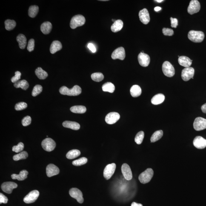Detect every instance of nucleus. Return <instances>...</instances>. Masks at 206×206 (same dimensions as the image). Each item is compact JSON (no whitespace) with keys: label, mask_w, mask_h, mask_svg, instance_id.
<instances>
[{"label":"nucleus","mask_w":206,"mask_h":206,"mask_svg":"<svg viewBox=\"0 0 206 206\" xmlns=\"http://www.w3.org/2000/svg\"><path fill=\"white\" fill-rule=\"evenodd\" d=\"M81 92L82 90L81 87L78 85L75 86L71 89L64 86L61 87L59 90V92L61 94L69 96H78L81 94Z\"/></svg>","instance_id":"1"},{"label":"nucleus","mask_w":206,"mask_h":206,"mask_svg":"<svg viewBox=\"0 0 206 206\" xmlns=\"http://www.w3.org/2000/svg\"><path fill=\"white\" fill-rule=\"evenodd\" d=\"M188 37L189 39L193 42L199 43L204 40L205 35L202 31L191 30L189 32Z\"/></svg>","instance_id":"2"},{"label":"nucleus","mask_w":206,"mask_h":206,"mask_svg":"<svg viewBox=\"0 0 206 206\" xmlns=\"http://www.w3.org/2000/svg\"><path fill=\"white\" fill-rule=\"evenodd\" d=\"M86 20L83 16L81 15H75L72 18L70 23L71 28L74 29L81 27L85 24Z\"/></svg>","instance_id":"3"},{"label":"nucleus","mask_w":206,"mask_h":206,"mask_svg":"<svg viewBox=\"0 0 206 206\" xmlns=\"http://www.w3.org/2000/svg\"><path fill=\"white\" fill-rule=\"evenodd\" d=\"M153 171L152 168H147L142 172L139 176V179L141 183L145 184L150 182L153 178Z\"/></svg>","instance_id":"4"},{"label":"nucleus","mask_w":206,"mask_h":206,"mask_svg":"<svg viewBox=\"0 0 206 206\" xmlns=\"http://www.w3.org/2000/svg\"><path fill=\"white\" fill-rule=\"evenodd\" d=\"M162 69L164 74L168 77H172L175 74L174 68L168 61H165L163 63Z\"/></svg>","instance_id":"5"},{"label":"nucleus","mask_w":206,"mask_h":206,"mask_svg":"<svg viewBox=\"0 0 206 206\" xmlns=\"http://www.w3.org/2000/svg\"><path fill=\"white\" fill-rule=\"evenodd\" d=\"M43 149L47 152H51L56 147L55 141L50 138H47L43 140L41 143Z\"/></svg>","instance_id":"6"},{"label":"nucleus","mask_w":206,"mask_h":206,"mask_svg":"<svg viewBox=\"0 0 206 206\" xmlns=\"http://www.w3.org/2000/svg\"><path fill=\"white\" fill-rule=\"evenodd\" d=\"M200 3L197 0H192L189 5L187 12L190 15L198 13L200 9Z\"/></svg>","instance_id":"7"},{"label":"nucleus","mask_w":206,"mask_h":206,"mask_svg":"<svg viewBox=\"0 0 206 206\" xmlns=\"http://www.w3.org/2000/svg\"><path fill=\"white\" fill-rule=\"evenodd\" d=\"M69 194L72 198L76 199L78 202L82 204L84 202L83 195L82 192L79 189L73 188L70 189L69 191Z\"/></svg>","instance_id":"8"},{"label":"nucleus","mask_w":206,"mask_h":206,"mask_svg":"<svg viewBox=\"0 0 206 206\" xmlns=\"http://www.w3.org/2000/svg\"><path fill=\"white\" fill-rule=\"evenodd\" d=\"M193 128L197 131L206 129V119L202 117H197L195 120L193 124Z\"/></svg>","instance_id":"9"},{"label":"nucleus","mask_w":206,"mask_h":206,"mask_svg":"<svg viewBox=\"0 0 206 206\" xmlns=\"http://www.w3.org/2000/svg\"><path fill=\"white\" fill-rule=\"evenodd\" d=\"M116 168V165L114 163L106 166L104 171V176L105 179L107 180L110 179L114 173Z\"/></svg>","instance_id":"10"},{"label":"nucleus","mask_w":206,"mask_h":206,"mask_svg":"<svg viewBox=\"0 0 206 206\" xmlns=\"http://www.w3.org/2000/svg\"><path fill=\"white\" fill-rule=\"evenodd\" d=\"M195 70L193 67L185 68L182 70L181 73V77L184 81H187L194 76Z\"/></svg>","instance_id":"11"},{"label":"nucleus","mask_w":206,"mask_h":206,"mask_svg":"<svg viewBox=\"0 0 206 206\" xmlns=\"http://www.w3.org/2000/svg\"><path fill=\"white\" fill-rule=\"evenodd\" d=\"M39 192L38 190H33L24 197V202L26 204H31L34 202L39 197Z\"/></svg>","instance_id":"12"},{"label":"nucleus","mask_w":206,"mask_h":206,"mask_svg":"<svg viewBox=\"0 0 206 206\" xmlns=\"http://www.w3.org/2000/svg\"><path fill=\"white\" fill-rule=\"evenodd\" d=\"M138 60L139 64L142 67H147L150 64V57L146 53L141 52L138 55Z\"/></svg>","instance_id":"13"},{"label":"nucleus","mask_w":206,"mask_h":206,"mask_svg":"<svg viewBox=\"0 0 206 206\" xmlns=\"http://www.w3.org/2000/svg\"><path fill=\"white\" fill-rule=\"evenodd\" d=\"M18 185L15 183L12 182H7L3 183L1 185V189L3 191L8 194L12 193V190L17 187Z\"/></svg>","instance_id":"14"},{"label":"nucleus","mask_w":206,"mask_h":206,"mask_svg":"<svg viewBox=\"0 0 206 206\" xmlns=\"http://www.w3.org/2000/svg\"><path fill=\"white\" fill-rule=\"evenodd\" d=\"M125 50L123 47H120L116 49L112 53V59L115 60L119 59L123 60L125 57Z\"/></svg>","instance_id":"15"},{"label":"nucleus","mask_w":206,"mask_h":206,"mask_svg":"<svg viewBox=\"0 0 206 206\" xmlns=\"http://www.w3.org/2000/svg\"><path fill=\"white\" fill-rule=\"evenodd\" d=\"M120 118V115L117 112H113L108 114L105 117V120L107 124H112L116 123Z\"/></svg>","instance_id":"16"},{"label":"nucleus","mask_w":206,"mask_h":206,"mask_svg":"<svg viewBox=\"0 0 206 206\" xmlns=\"http://www.w3.org/2000/svg\"><path fill=\"white\" fill-rule=\"evenodd\" d=\"M123 176L127 180H130L133 178V174L130 166L128 164H123L121 168Z\"/></svg>","instance_id":"17"},{"label":"nucleus","mask_w":206,"mask_h":206,"mask_svg":"<svg viewBox=\"0 0 206 206\" xmlns=\"http://www.w3.org/2000/svg\"><path fill=\"white\" fill-rule=\"evenodd\" d=\"M193 144L196 148L202 149L206 147V140L202 137L196 136L193 140Z\"/></svg>","instance_id":"18"},{"label":"nucleus","mask_w":206,"mask_h":206,"mask_svg":"<svg viewBox=\"0 0 206 206\" xmlns=\"http://www.w3.org/2000/svg\"><path fill=\"white\" fill-rule=\"evenodd\" d=\"M140 20L143 24H147L150 22V17L148 10L144 9L141 10L139 14Z\"/></svg>","instance_id":"19"},{"label":"nucleus","mask_w":206,"mask_h":206,"mask_svg":"<svg viewBox=\"0 0 206 206\" xmlns=\"http://www.w3.org/2000/svg\"><path fill=\"white\" fill-rule=\"evenodd\" d=\"M59 172V168L54 164H50L47 165L46 167V174L47 176L49 177L57 175Z\"/></svg>","instance_id":"20"},{"label":"nucleus","mask_w":206,"mask_h":206,"mask_svg":"<svg viewBox=\"0 0 206 206\" xmlns=\"http://www.w3.org/2000/svg\"><path fill=\"white\" fill-rule=\"evenodd\" d=\"M192 61H193L186 56L179 57L178 58V62L180 65L186 68L189 67L192 64Z\"/></svg>","instance_id":"21"},{"label":"nucleus","mask_w":206,"mask_h":206,"mask_svg":"<svg viewBox=\"0 0 206 206\" xmlns=\"http://www.w3.org/2000/svg\"><path fill=\"white\" fill-rule=\"evenodd\" d=\"M62 125L66 128H70L74 130H79L80 126L78 123L74 121H66L63 122Z\"/></svg>","instance_id":"22"},{"label":"nucleus","mask_w":206,"mask_h":206,"mask_svg":"<svg viewBox=\"0 0 206 206\" xmlns=\"http://www.w3.org/2000/svg\"><path fill=\"white\" fill-rule=\"evenodd\" d=\"M62 48V44L60 41H54L52 42L50 46V53L54 54L57 52L61 50Z\"/></svg>","instance_id":"23"},{"label":"nucleus","mask_w":206,"mask_h":206,"mask_svg":"<svg viewBox=\"0 0 206 206\" xmlns=\"http://www.w3.org/2000/svg\"><path fill=\"white\" fill-rule=\"evenodd\" d=\"M28 174V172L27 170H23L21 171L19 175L13 174L11 175L12 179H17L18 181H23L27 178V175Z\"/></svg>","instance_id":"24"},{"label":"nucleus","mask_w":206,"mask_h":206,"mask_svg":"<svg viewBox=\"0 0 206 206\" xmlns=\"http://www.w3.org/2000/svg\"><path fill=\"white\" fill-rule=\"evenodd\" d=\"M52 24L49 21L43 23L41 26V31L44 34L47 35L50 33L52 29Z\"/></svg>","instance_id":"25"},{"label":"nucleus","mask_w":206,"mask_h":206,"mask_svg":"<svg viewBox=\"0 0 206 206\" xmlns=\"http://www.w3.org/2000/svg\"><path fill=\"white\" fill-rule=\"evenodd\" d=\"M123 26V23L122 20H116L113 24H112L111 27L112 31L114 33H116L120 31Z\"/></svg>","instance_id":"26"},{"label":"nucleus","mask_w":206,"mask_h":206,"mask_svg":"<svg viewBox=\"0 0 206 206\" xmlns=\"http://www.w3.org/2000/svg\"><path fill=\"white\" fill-rule=\"evenodd\" d=\"M165 96L162 94H158L153 96L151 99L152 104L157 105L161 104L164 102Z\"/></svg>","instance_id":"27"},{"label":"nucleus","mask_w":206,"mask_h":206,"mask_svg":"<svg viewBox=\"0 0 206 206\" xmlns=\"http://www.w3.org/2000/svg\"><path fill=\"white\" fill-rule=\"evenodd\" d=\"M17 41L19 44L20 48L22 49H24L25 48L26 45H27V38L23 34H19L17 37Z\"/></svg>","instance_id":"28"},{"label":"nucleus","mask_w":206,"mask_h":206,"mask_svg":"<svg viewBox=\"0 0 206 206\" xmlns=\"http://www.w3.org/2000/svg\"><path fill=\"white\" fill-rule=\"evenodd\" d=\"M141 93H142V90L139 86L133 85L130 89L131 94L133 97H138L140 96Z\"/></svg>","instance_id":"29"},{"label":"nucleus","mask_w":206,"mask_h":206,"mask_svg":"<svg viewBox=\"0 0 206 206\" xmlns=\"http://www.w3.org/2000/svg\"><path fill=\"white\" fill-rule=\"evenodd\" d=\"M14 86L17 88H21L23 90H26L28 88L29 84L25 80H22L14 83Z\"/></svg>","instance_id":"30"},{"label":"nucleus","mask_w":206,"mask_h":206,"mask_svg":"<svg viewBox=\"0 0 206 206\" xmlns=\"http://www.w3.org/2000/svg\"><path fill=\"white\" fill-rule=\"evenodd\" d=\"M35 74L38 78L40 79H44L48 76V73L41 67H38L35 70Z\"/></svg>","instance_id":"31"},{"label":"nucleus","mask_w":206,"mask_h":206,"mask_svg":"<svg viewBox=\"0 0 206 206\" xmlns=\"http://www.w3.org/2000/svg\"><path fill=\"white\" fill-rule=\"evenodd\" d=\"M70 109L71 111L76 113H84L86 111V107L82 105L73 106Z\"/></svg>","instance_id":"32"},{"label":"nucleus","mask_w":206,"mask_h":206,"mask_svg":"<svg viewBox=\"0 0 206 206\" xmlns=\"http://www.w3.org/2000/svg\"><path fill=\"white\" fill-rule=\"evenodd\" d=\"M102 89L104 92H108L110 93H113L115 90L114 85L110 82H107L103 84Z\"/></svg>","instance_id":"33"},{"label":"nucleus","mask_w":206,"mask_h":206,"mask_svg":"<svg viewBox=\"0 0 206 206\" xmlns=\"http://www.w3.org/2000/svg\"><path fill=\"white\" fill-rule=\"evenodd\" d=\"M81 154V152L79 150L73 149L70 150L66 155V157L68 159H73L77 157Z\"/></svg>","instance_id":"34"},{"label":"nucleus","mask_w":206,"mask_h":206,"mask_svg":"<svg viewBox=\"0 0 206 206\" xmlns=\"http://www.w3.org/2000/svg\"><path fill=\"white\" fill-rule=\"evenodd\" d=\"M39 12V7L37 6H31L28 10L29 16L31 18H35Z\"/></svg>","instance_id":"35"},{"label":"nucleus","mask_w":206,"mask_h":206,"mask_svg":"<svg viewBox=\"0 0 206 206\" xmlns=\"http://www.w3.org/2000/svg\"><path fill=\"white\" fill-rule=\"evenodd\" d=\"M163 136V131L162 130H158L155 131L150 139L151 142H154L159 140Z\"/></svg>","instance_id":"36"},{"label":"nucleus","mask_w":206,"mask_h":206,"mask_svg":"<svg viewBox=\"0 0 206 206\" xmlns=\"http://www.w3.org/2000/svg\"><path fill=\"white\" fill-rule=\"evenodd\" d=\"M5 25L6 30L10 31L15 28L16 23L13 20H7L5 21Z\"/></svg>","instance_id":"37"},{"label":"nucleus","mask_w":206,"mask_h":206,"mask_svg":"<svg viewBox=\"0 0 206 206\" xmlns=\"http://www.w3.org/2000/svg\"><path fill=\"white\" fill-rule=\"evenodd\" d=\"M28 156V153L26 151H23L18 154L14 155L13 160L15 161H18L19 160L25 159Z\"/></svg>","instance_id":"38"},{"label":"nucleus","mask_w":206,"mask_h":206,"mask_svg":"<svg viewBox=\"0 0 206 206\" xmlns=\"http://www.w3.org/2000/svg\"><path fill=\"white\" fill-rule=\"evenodd\" d=\"M91 77L93 81L99 82L103 80L104 76L102 73H95L92 74Z\"/></svg>","instance_id":"39"},{"label":"nucleus","mask_w":206,"mask_h":206,"mask_svg":"<svg viewBox=\"0 0 206 206\" xmlns=\"http://www.w3.org/2000/svg\"><path fill=\"white\" fill-rule=\"evenodd\" d=\"M87 159L85 157H82L79 159L75 160L72 162V164L75 166H80L86 164Z\"/></svg>","instance_id":"40"},{"label":"nucleus","mask_w":206,"mask_h":206,"mask_svg":"<svg viewBox=\"0 0 206 206\" xmlns=\"http://www.w3.org/2000/svg\"><path fill=\"white\" fill-rule=\"evenodd\" d=\"M144 137L143 131H141L137 133L135 138V141L138 144L142 143Z\"/></svg>","instance_id":"41"},{"label":"nucleus","mask_w":206,"mask_h":206,"mask_svg":"<svg viewBox=\"0 0 206 206\" xmlns=\"http://www.w3.org/2000/svg\"><path fill=\"white\" fill-rule=\"evenodd\" d=\"M42 87L40 85H36L34 87L33 91L32 92V96L33 97L36 96L42 92Z\"/></svg>","instance_id":"42"},{"label":"nucleus","mask_w":206,"mask_h":206,"mask_svg":"<svg viewBox=\"0 0 206 206\" xmlns=\"http://www.w3.org/2000/svg\"><path fill=\"white\" fill-rule=\"evenodd\" d=\"M24 144L22 142H20L17 145L14 146L12 148V151L16 153H20L24 149Z\"/></svg>","instance_id":"43"},{"label":"nucleus","mask_w":206,"mask_h":206,"mask_svg":"<svg viewBox=\"0 0 206 206\" xmlns=\"http://www.w3.org/2000/svg\"><path fill=\"white\" fill-rule=\"evenodd\" d=\"M27 104L26 103L21 102L15 105V108L17 111L21 110L27 108Z\"/></svg>","instance_id":"44"},{"label":"nucleus","mask_w":206,"mask_h":206,"mask_svg":"<svg viewBox=\"0 0 206 206\" xmlns=\"http://www.w3.org/2000/svg\"><path fill=\"white\" fill-rule=\"evenodd\" d=\"M31 122V117L29 116L24 117L22 120V124L24 127H27V126L30 125Z\"/></svg>","instance_id":"45"},{"label":"nucleus","mask_w":206,"mask_h":206,"mask_svg":"<svg viewBox=\"0 0 206 206\" xmlns=\"http://www.w3.org/2000/svg\"><path fill=\"white\" fill-rule=\"evenodd\" d=\"M35 42L34 39H31L28 41L27 50L29 52L33 51L35 48Z\"/></svg>","instance_id":"46"},{"label":"nucleus","mask_w":206,"mask_h":206,"mask_svg":"<svg viewBox=\"0 0 206 206\" xmlns=\"http://www.w3.org/2000/svg\"><path fill=\"white\" fill-rule=\"evenodd\" d=\"M21 76V73L19 71H17L15 72V76L12 77L11 78L12 82L14 83L17 82L18 81H19L20 79Z\"/></svg>","instance_id":"47"},{"label":"nucleus","mask_w":206,"mask_h":206,"mask_svg":"<svg viewBox=\"0 0 206 206\" xmlns=\"http://www.w3.org/2000/svg\"><path fill=\"white\" fill-rule=\"evenodd\" d=\"M163 34L165 36H172L174 34V31L171 29L164 28L162 30Z\"/></svg>","instance_id":"48"},{"label":"nucleus","mask_w":206,"mask_h":206,"mask_svg":"<svg viewBox=\"0 0 206 206\" xmlns=\"http://www.w3.org/2000/svg\"><path fill=\"white\" fill-rule=\"evenodd\" d=\"M8 198L2 193H0V204H7L8 202Z\"/></svg>","instance_id":"49"},{"label":"nucleus","mask_w":206,"mask_h":206,"mask_svg":"<svg viewBox=\"0 0 206 206\" xmlns=\"http://www.w3.org/2000/svg\"><path fill=\"white\" fill-rule=\"evenodd\" d=\"M171 22V27L174 28H176L178 25V20L176 18H170Z\"/></svg>","instance_id":"50"},{"label":"nucleus","mask_w":206,"mask_h":206,"mask_svg":"<svg viewBox=\"0 0 206 206\" xmlns=\"http://www.w3.org/2000/svg\"><path fill=\"white\" fill-rule=\"evenodd\" d=\"M87 47L90 49V50L93 52V53H95L96 51V47L93 44L89 43L87 45Z\"/></svg>","instance_id":"51"},{"label":"nucleus","mask_w":206,"mask_h":206,"mask_svg":"<svg viewBox=\"0 0 206 206\" xmlns=\"http://www.w3.org/2000/svg\"><path fill=\"white\" fill-rule=\"evenodd\" d=\"M201 110L203 113H206V103L202 106Z\"/></svg>","instance_id":"52"},{"label":"nucleus","mask_w":206,"mask_h":206,"mask_svg":"<svg viewBox=\"0 0 206 206\" xmlns=\"http://www.w3.org/2000/svg\"><path fill=\"white\" fill-rule=\"evenodd\" d=\"M131 206H143V205L141 204H138L136 202H133L132 203Z\"/></svg>","instance_id":"53"},{"label":"nucleus","mask_w":206,"mask_h":206,"mask_svg":"<svg viewBox=\"0 0 206 206\" xmlns=\"http://www.w3.org/2000/svg\"><path fill=\"white\" fill-rule=\"evenodd\" d=\"M161 9V8L159 7H155L154 9L155 10L156 12L159 11Z\"/></svg>","instance_id":"54"},{"label":"nucleus","mask_w":206,"mask_h":206,"mask_svg":"<svg viewBox=\"0 0 206 206\" xmlns=\"http://www.w3.org/2000/svg\"><path fill=\"white\" fill-rule=\"evenodd\" d=\"M163 1H164L163 0H156V1H156L158 2H161Z\"/></svg>","instance_id":"55"},{"label":"nucleus","mask_w":206,"mask_h":206,"mask_svg":"<svg viewBox=\"0 0 206 206\" xmlns=\"http://www.w3.org/2000/svg\"><path fill=\"white\" fill-rule=\"evenodd\" d=\"M107 1V0H102V1Z\"/></svg>","instance_id":"56"}]
</instances>
